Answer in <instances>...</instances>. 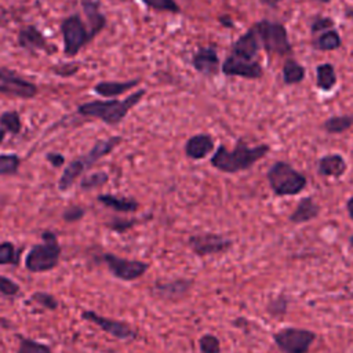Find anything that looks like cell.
<instances>
[{
    "label": "cell",
    "instance_id": "6da1fadb",
    "mask_svg": "<svg viewBox=\"0 0 353 353\" xmlns=\"http://www.w3.org/2000/svg\"><path fill=\"white\" fill-rule=\"evenodd\" d=\"M269 149L270 148L268 145H258L251 148L243 141H239L233 150H229L223 145H219L212 154L210 163L214 168L222 172L234 174L251 168L256 161L268 154Z\"/></svg>",
    "mask_w": 353,
    "mask_h": 353
},
{
    "label": "cell",
    "instance_id": "7a4b0ae2",
    "mask_svg": "<svg viewBox=\"0 0 353 353\" xmlns=\"http://www.w3.org/2000/svg\"><path fill=\"white\" fill-rule=\"evenodd\" d=\"M143 95H145V90H138L123 101H119V99L91 101L80 105L77 110L83 116L95 117L109 125H116L142 99Z\"/></svg>",
    "mask_w": 353,
    "mask_h": 353
},
{
    "label": "cell",
    "instance_id": "3957f363",
    "mask_svg": "<svg viewBox=\"0 0 353 353\" xmlns=\"http://www.w3.org/2000/svg\"><path fill=\"white\" fill-rule=\"evenodd\" d=\"M270 189L277 196H294L301 193L306 185V176L287 161H276L266 172Z\"/></svg>",
    "mask_w": 353,
    "mask_h": 353
},
{
    "label": "cell",
    "instance_id": "277c9868",
    "mask_svg": "<svg viewBox=\"0 0 353 353\" xmlns=\"http://www.w3.org/2000/svg\"><path fill=\"white\" fill-rule=\"evenodd\" d=\"M43 241L30 248L25 256V268L33 273H43L54 269L61 256V245L58 239L51 232L41 234Z\"/></svg>",
    "mask_w": 353,
    "mask_h": 353
},
{
    "label": "cell",
    "instance_id": "5b68a950",
    "mask_svg": "<svg viewBox=\"0 0 353 353\" xmlns=\"http://www.w3.org/2000/svg\"><path fill=\"white\" fill-rule=\"evenodd\" d=\"M254 30L268 54L285 55L291 52V44L284 25L263 19L254 26Z\"/></svg>",
    "mask_w": 353,
    "mask_h": 353
},
{
    "label": "cell",
    "instance_id": "8992f818",
    "mask_svg": "<svg viewBox=\"0 0 353 353\" xmlns=\"http://www.w3.org/2000/svg\"><path fill=\"white\" fill-rule=\"evenodd\" d=\"M316 334L306 328L285 327L273 334V341L283 353H307Z\"/></svg>",
    "mask_w": 353,
    "mask_h": 353
},
{
    "label": "cell",
    "instance_id": "52a82bcc",
    "mask_svg": "<svg viewBox=\"0 0 353 353\" xmlns=\"http://www.w3.org/2000/svg\"><path fill=\"white\" fill-rule=\"evenodd\" d=\"M61 32L63 37V52L68 57L76 55L87 43L92 40L90 30L77 14L62 21Z\"/></svg>",
    "mask_w": 353,
    "mask_h": 353
},
{
    "label": "cell",
    "instance_id": "ba28073f",
    "mask_svg": "<svg viewBox=\"0 0 353 353\" xmlns=\"http://www.w3.org/2000/svg\"><path fill=\"white\" fill-rule=\"evenodd\" d=\"M103 262L106 263L109 272L116 279H120L124 281H132L142 277L149 268L146 262H142L138 259L121 258L110 252L103 255Z\"/></svg>",
    "mask_w": 353,
    "mask_h": 353
},
{
    "label": "cell",
    "instance_id": "9c48e42d",
    "mask_svg": "<svg viewBox=\"0 0 353 353\" xmlns=\"http://www.w3.org/2000/svg\"><path fill=\"white\" fill-rule=\"evenodd\" d=\"M188 244L196 255L208 256L228 251L233 243L230 239L216 233H197L189 237Z\"/></svg>",
    "mask_w": 353,
    "mask_h": 353
},
{
    "label": "cell",
    "instance_id": "30bf717a",
    "mask_svg": "<svg viewBox=\"0 0 353 353\" xmlns=\"http://www.w3.org/2000/svg\"><path fill=\"white\" fill-rule=\"evenodd\" d=\"M0 94L29 99L36 97L37 87L12 70L0 69Z\"/></svg>",
    "mask_w": 353,
    "mask_h": 353
},
{
    "label": "cell",
    "instance_id": "8fae6325",
    "mask_svg": "<svg viewBox=\"0 0 353 353\" xmlns=\"http://www.w3.org/2000/svg\"><path fill=\"white\" fill-rule=\"evenodd\" d=\"M81 317L90 323H94L102 331H105L106 334H109L117 339H134L137 335L135 331L127 323L103 317L92 310H83Z\"/></svg>",
    "mask_w": 353,
    "mask_h": 353
},
{
    "label": "cell",
    "instance_id": "7c38bea8",
    "mask_svg": "<svg viewBox=\"0 0 353 353\" xmlns=\"http://www.w3.org/2000/svg\"><path fill=\"white\" fill-rule=\"evenodd\" d=\"M222 72L226 76H241L245 79H259L263 74L262 66L258 61H245L229 55L222 63Z\"/></svg>",
    "mask_w": 353,
    "mask_h": 353
},
{
    "label": "cell",
    "instance_id": "4fadbf2b",
    "mask_svg": "<svg viewBox=\"0 0 353 353\" xmlns=\"http://www.w3.org/2000/svg\"><path fill=\"white\" fill-rule=\"evenodd\" d=\"M18 44L28 51H48L52 52L54 48H50L47 39L43 33L33 25L22 28L18 33Z\"/></svg>",
    "mask_w": 353,
    "mask_h": 353
},
{
    "label": "cell",
    "instance_id": "5bb4252c",
    "mask_svg": "<svg viewBox=\"0 0 353 353\" xmlns=\"http://www.w3.org/2000/svg\"><path fill=\"white\" fill-rule=\"evenodd\" d=\"M258 50H259V40L254 28H251L236 40V43L232 47L230 55L237 57L240 59H245V61H254V57L256 55Z\"/></svg>",
    "mask_w": 353,
    "mask_h": 353
},
{
    "label": "cell",
    "instance_id": "9a60e30c",
    "mask_svg": "<svg viewBox=\"0 0 353 353\" xmlns=\"http://www.w3.org/2000/svg\"><path fill=\"white\" fill-rule=\"evenodd\" d=\"M193 281L186 279H176L167 283H157L153 287V294H156L159 298L165 301H175L182 298V295H185L190 290Z\"/></svg>",
    "mask_w": 353,
    "mask_h": 353
},
{
    "label": "cell",
    "instance_id": "2e32d148",
    "mask_svg": "<svg viewBox=\"0 0 353 353\" xmlns=\"http://www.w3.org/2000/svg\"><path fill=\"white\" fill-rule=\"evenodd\" d=\"M214 139L208 134H196L185 143V154L192 160H201L214 150Z\"/></svg>",
    "mask_w": 353,
    "mask_h": 353
},
{
    "label": "cell",
    "instance_id": "e0dca14e",
    "mask_svg": "<svg viewBox=\"0 0 353 353\" xmlns=\"http://www.w3.org/2000/svg\"><path fill=\"white\" fill-rule=\"evenodd\" d=\"M193 66L197 72L205 76H212L218 73L219 59L216 50L214 47H203L193 57Z\"/></svg>",
    "mask_w": 353,
    "mask_h": 353
},
{
    "label": "cell",
    "instance_id": "ac0fdd59",
    "mask_svg": "<svg viewBox=\"0 0 353 353\" xmlns=\"http://www.w3.org/2000/svg\"><path fill=\"white\" fill-rule=\"evenodd\" d=\"M319 214H320V205L312 197H303L299 200L295 210L290 214L288 219L294 225H301L317 218Z\"/></svg>",
    "mask_w": 353,
    "mask_h": 353
},
{
    "label": "cell",
    "instance_id": "d6986e66",
    "mask_svg": "<svg viewBox=\"0 0 353 353\" xmlns=\"http://www.w3.org/2000/svg\"><path fill=\"white\" fill-rule=\"evenodd\" d=\"M319 174L323 176H330V178H341L347 168L346 160L338 154H325L319 160Z\"/></svg>",
    "mask_w": 353,
    "mask_h": 353
},
{
    "label": "cell",
    "instance_id": "ffe728a7",
    "mask_svg": "<svg viewBox=\"0 0 353 353\" xmlns=\"http://www.w3.org/2000/svg\"><path fill=\"white\" fill-rule=\"evenodd\" d=\"M88 168H90V167H88V164H87V161L84 160L83 156H80V157L72 160V161L65 167V170H63V172H62V175H61V178H59V181H58V189H59L61 192L69 190V189L74 185L77 176H80V175H81L85 170H88Z\"/></svg>",
    "mask_w": 353,
    "mask_h": 353
},
{
    "label": "cell",
    "instance_id": "44dd1931",
    "mask_svg": "<svg viewBox=\"0 0 353 353\" xmlns=\"http://www.w3.org/2000/svg\"><path fill=\"white\" fill-rule=\"evenodd\" d=\"M121 141H123L121 137H110V138H106V139L97 141L94 143V146L90 149V152L83 154V157L85 159L88 165L92 167L98 160H101L102 157H105L110 152H113L121 143Z\"/></svg>",
    "mask_w": 353,
    "mask_h": 353
},
{
    "label": "cell",
    "instance_id": "7402d4cb",
    "mask_svg": "<svg viewBox=\"0 0 353 353\" xmlns=\"http://www.w3.org/2000/svg\"><path fill=\"white\" fill-rule=\"evenodd\" d=\"M81 7L90 22V34L94 39L106 25L105 15L99 11V3L95 0H81Z\"/></svg>",
    "mask_w": 353,
    "mask_h": 353
},
{
    "label": "cell",
    "instance_id": "603a6c76",
    "mask_svg": "<svg viewBox=\"0 0 353 353\" xmlns=\"http://www.w3.org/2000/svg\"><path fill=\"white\" fill-rule=\"evenodd\" d=\"M139 80H128V81H101L94 85V91L105 98L117 97L131 88H134Z\"/></svg>",
    "mask_w": 353,
    "mask_h": 353
},
{
    "label": "cell",
    "instance_id": "cb8c5ba5",
    "mask_svg": "<svg viewBox=\"0 0 353 353\" xmlns=\"http://www.w3.org/2000/svg\"><path fill=\"white\" fill-rule=\"evenodd\" d=\"M98 201H101L103 205L117 211V212H135L139 208L138 201L127 197H119L113 194H99Z\"/></svg>",
    "mask_w": 353,
    "mask_h": 353
},
{
    "label": "cell",
    "instance_id": "d4e9b609",
    "mask_svg": "<svg viewBox=\"0 0 353 353\" xmlns=\"http://www.w3.org/2000/svg\"><path fill=\"white\" fill-rule=\"evenodd\" d=\"M336 83V74L331 63H320L316 69V84L319 88L328 91Z\"/></svg>",
    "mask_w": 353,
    "mask_h": 353
},
{
    "label": "cell",
    "instance_id": "484cf974",
    "mask_svg": "<svg viewBox=\"0 0 353 353\" xmlns=\"http://www.w3.org/2000/svg\"><path fill=\"white\" fill-rule=\"evenodd\" d=\"M305 77V68L295 59L290 58L283 65V80L285 84L301 83Z\"/></svg>",
    "mask_w": 353,
    "mask_h": 353
},
{
    "label": "cell",
    "instance_id": "4316f807",
    "mask_svg": "<svg viewBox=\"0 0 353 353\" xmlns=\"http://www.w3.org/2000/svg\"><path fill=\"white\" fill-rule=\"evenodd\" d=\"M313 47L320 51H331L341 47V37L336 30H324L321 34L313 41Z\"/></svg>",
    "mask_w": 353,
    "mask_h": 353
},
{
    "label": "cell",
    "instance_id": "83f0119b",
    "mask_svg": "<svg viewBox=\"0 0 353 353\" xmlns=\"http://www.w3.org/2000/svg\"><path fill=\"white\" fill-rule=\"evenodd\" d=\"M353 125V116H334L323 123V128L328 134H341Z\"/></svg>",
    "mask_w": 353,
    "mask_h": 353
},
{
    "label": "cell",
    "instance_id": "f1b7e54d",
    "mask_svg": "<svg viewBox=\"0 0 353 353\" xmlns=\"http://www.w3.org/2000/svg\"><path fill=\"white\" fill-rule=\"evenodd\" d=\"M19 165H21L19 156H17L14 153L0 154V176L17 174Z\"/></svg>",
    "mask_w": 353,
    "mask_h": 353
},
{
    "label": "cell",
    "instance_id": "f546056e",
    "mask_svg": "<svg viewBox=\"0 0 353 353\" xmlns=\"http://www.w3.org/2000/svg\"><path fill=\"white\" fill-rule=\"evenodd\" d=\"M0 127L12 134H18L21 131V119L19 114L14 110H7L0 114Z\"/></svg>",
    "mask_w": 353,
    "mask_h": 353
},
{
    "label": "cell",
    "instance_id": "4dcf8cb0",
    "mask_svg": "<svg viewBox=\"0 0 353 353\" xmlns=\"http://www.w3.org/2000/svg\"><path fill=\"white\" fill-rule=\"evenodd\" d=\"M17 353H52V352L44 343H40L37 341H33L25 336H19V346Z\"/></svg>",
    "mask_w": 353,
    "mask_h": 353
},
{
    "label": "cell",
    "instance_id": "1f68e13d",
    "mask_svg": "<svg viewBox=\"0 0 353 353\" xmlns=\"http://www.w3.org/2000/svg\"><path fill=\"white\" fill-rule=\"evenodd\" d=\"M108 179H109V175L105 171H97V172L85 175L80 182V188L84 190H91V189L105 185L108 182Z\"/></svg>",
    "mask_w": 353,
    "mask_h": 353
},
{
    "label": "cell",
    "instance_id": "d6a6232c",
    "mask_svg": "<svg viewBox=\"0 0 353 353\" xmlns=\"http://www.w3.org/2000/svg\"><path fill=\"white\" fill-rule=\"evenodd\" d=\"M201 353H221V342L214 334H204L199 339Z\"/></svg>",
    "mask_w": 353,
    "mask_h": 353
},
{
    "label": "cell",
    "instance_id": "836d02e7",
    "mask_svg": "<svg viewBox=\"0 0 353 353\" xmlns=\"http://www.w3.org/2000/svg\"><path fill=\"white\" fill-rule=\"evenodd\" d=\"M287 307H288V299L285 298V295H279L277 298L272 299L269 303H268V312L274 316V317H281L285 314L287 312Z\"/></svg>",
    "mask_w": 353,
    "mask_h": 353
},
{
    "label": "cell",
    "instance_id": "e575fe53",
    "mask_svg": "<svg viewBox=\"0 0 353 353\" xmlns=\"http://www.w3.org/2000/svg\"><path fill=\"white\" fill-rule=\"evenodd\" d=\"M17 262V250L11 241L0 243V265H11Z\"/></svg>",
    "mask_w": 353,
    "mask_h": 353
},
{
    "label": "cell",
    "instance_id": "d590c367",
    "mask_svg": "<svg viewBox=\"0 0 353 353\" xmlns=\"http://www.w3.org/2000/svg\"><path fill=\"white\" fill-rule=\"evenodd\" d=\"M148 7L157 11H168V12H179V6L175 0H142Z\"/></svg>",
    "mask_w": 353,
    "mask_h": 353
},
{
    "label": "cell",
    "instance_id": "8d00e7d4",
    "mask_svg": "<svg viewBox=\"0 0 353 353\" xmlns=\"http://www.w3.org/2000/svg\"><path fill=\"white\" fill-rule=\"evenodd\" d=\"M32 301H34L36 303H39V305L44 306L46 309H51V310H54V309H57V307H58V302H57V299H55L51 294H48V292L37 291V292H34V294L32 295Z\"/></svg>",
    "mask_w": 353,
    "mask_h": 353
},
{
    "label": "cell",
    "instance_id": "74e56055",
    "mask_svg": "<svg viewBox=\"0 0 353 353\" xmlns=\"http://www.w3.org/2000/svg\"><path fill=\"white\" fill-rule=\"evenodd\" d=\"M0 292L6 296H15L19 292V285L14 280L0 274Z\"/></svg>",
    "mask_w": 353,
    "mask_h": 353
},
{
    "label": "cell",
    "instance_id": "f35d334b",
    "mask_svg": "<svg viewBox=\"0 0 353 353\" xmlns=\"http://www.w3.org/2000/svg\"><path fill=\"white\" fill-rule=\"evenodd\" d=\"M85 214V210L80 205H70L69 208H66L62 214V218L66 221V222H76L79 219H81Z\"/></svg>",
    "mask_w": 353,
    "mask_h": 353
},
{
    "label": "cell",
    "instance_id": "ab89813d",
    "mask_svg": "<svg viewBox=\"0 0 353 353\" xmlns=\"http://www.w3.org/2000/svg\"><path fill=\"white\" fill-rule=\"evenodd\" d=\"M332 25H334V22L331 18H317L312 23V32L313 33L324 32V30H328Z\"/></svg>",
    "mask_w": 353,
    "mask_h": 353
},
{
    "label": "cell",
    "instance_id": "60d3db41",
    "mask_svg": "<svg viewBox=\"0 0 353 353\" xmlns=\"http://www.w3.org/2000/svg\"><path fill=\"white\" fill-rule=\"evenodd\" d=\"M79 69V65L77 63H65V65H57L52 68V70L62 76V77H68V76H72L76 70Z\"/></svg>",
    "mask_w": 353,
    "mask_h": 353
},
{
    "label": "cell",
    "instance_id": "b9f144b4",
    "mask_svg": "<svg viewBox=\"0 0 353 353\" xmlns=\"http://www.w3.org/2000/svg\"><path fill=\"white\" fill-rule=\"evenodd\" d=\"M134 223H135V221H116V222L110 223L109 228H112L113 230H117V232H124V230L132 228Z\"/></svg>",
    "mask_w": 353,
    "mask_h": 353
},
{
    "label": "cell",
    "instance_id": "7bdbcfd3",
    "mask_svg": "<svg viewBox=\"0 0 353 353\" xmlns=\"http://www.w3.org/2000/svg\"><path fill=\"white\" fill-rule=\"evenodd\" d=\"M47 160L54 165V167H61L65 163V157L59 153H48Z\"/></svg>",
    "mask_w": 353,
    "mask_h": 353
},
{
    "label": "cell",
    "instance_id": "ee69618b",
    "mask_svg": "<svg viewBox=\"0 0 353 353\" xmlns=\"http://www.w3.org/2000/svg\"><path fill=\"white\" fill-rule=\"evenodd\" d=\"M346 210H347V214L350 216V219H353V196H350L346 201Z\"/></svg>",
    "mask_w": 353,
    "mask_h": 353
},
{
    "label": "cell",
    "instance_id": "f6af8a7d",
    "mask_svg": "<svg viewBox=\"0 0 353 353\" xmlns=\"http://www.w3.org/2000/svg\"><path fill=\"white\" fill-rule=\"evenodd\" d=\"M281 0H261V3L266 4V6H276L277 3H280Z\"/></svg>",
    "mask_w": 353,
    "mask_h": 353
},
{
    "label": "cell",
    "instance_id": "bcb514c9",
    "mask_svg": "<svg viewBox=\"0 0 353 353\" xmlns=\"http://www.w3.org/2000/svg\"><path fill=\"white\" fill-rule=\"evenodd\" d=\"M4 137H6V130L0 127V143L4 141Z\"/></svg>",
    "mask_w": 353,
    "mask_h": 353
},
{
    "label": "cell",
    "instance_id": "7dc6e473",
    "mask_svg": "<svg viewBox=\"0 0 353 353\" xmlns=\"http://www.w3.org/2000/svg\"><path fill=\"white\" fill-rule=\"evenodd\" d=\"M346 17H349V18L353 19V8H347V10H346Z\"/></svg>",
    "mask_w": 353,
    "mask_h": 353
},
{
    "label": "cell",
    "instance_id": "c3c4849f",
    "mask_svg": "<svg viewBox=\"0 0 353 353\" xmlns=\"http://www.w3.org/2000/svg\"><path fill=\"white\" fill-rule=\"evenodd\" d=\"M349 244L353 247V234L349 237Z\"/></svg>",
    "mask_w": 353,
    "mask_h": 353
},
{
    "label": "cell",
    "instance_id": "681fc988",
    "mask_svg": "<svg viewBox=\"0 0 353 353\" xmlns=\"http://www.w3.org/2000/svg\"><path fill=\"white\" fill-rule=\"evenodd\" d=\"M319 1H323V3H328L330 0H319Z\"/></svg>",
    "mask_w": 353,
    "mask_h": 353
}]
</instances>
